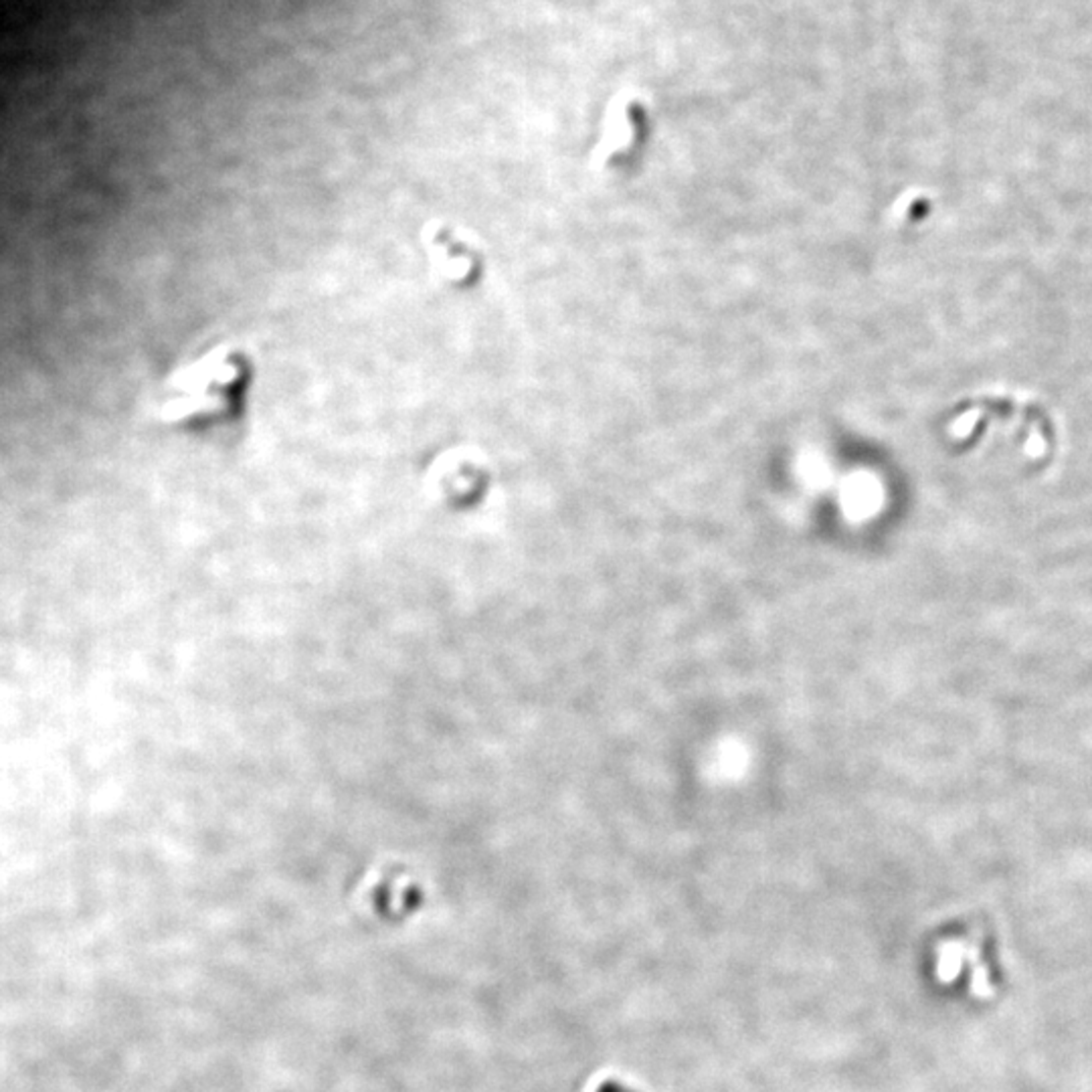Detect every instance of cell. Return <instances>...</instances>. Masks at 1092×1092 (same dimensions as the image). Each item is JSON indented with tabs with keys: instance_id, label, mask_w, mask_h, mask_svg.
Wrapping results in <instances>:
<instances>
[{
	"instance_id": "6da1fadb",
	"label": "cell",
	"mask_w": 1092,
	"mask_h": 1092,
	"mask_svg": "<svg viewBox=\"0 0 1092 1092\" xmlns=\"http://www.w3.org/2000/svg\"><path fill=\"white\" fill-rule=\"evenodd\" d=\"M245 366L231 351H213L168 379L161 418L174 425H203L229 418L239 401Z\"/></svg>"
}]
</instances>
